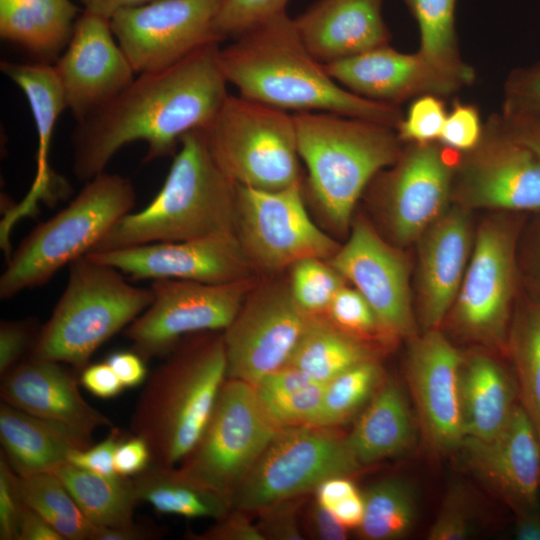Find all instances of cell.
<instances>
[{"instance_id":"49","label":"cell","mask_w":540,"mask_h":540,"mask_svg":"<svg viewBox=\"0 0 540 540\" xmlns=\"http://www.w3.org/2000/svg\"><path fill=\"white\" fill-rule=\"evenodd\" d=\"M481 133V123L476 108L457 104L447 114L439 139L451 149L468 151L478 145Z\"/></svg>"},{"instance_id":"12","label":"cell","mask_w":540,"mask_h":540,"mask_svg":"<svg viewBox=\"0 0 540 540\" xmlns=\"http://www.w3.org/2000/svg\"><path fill=\"white\" fill-rule=\"evenodd\" d=\"M256 282L255 276L221 284L153 280L151 304L124 335L145 361L165 356L186 336L225 330Z\"/></svg>"},{"instance_id":"27","label":"cell","mask_w":540,"mask_h":540,"mask_svg":"<svg viewBox=\"0 0 540 540\" xmlns=\"http://www.w3.org/2000/svg\"><path fill=\"white\" fill-rule=\"evenodd\" d=\"M423 234L419 253L421 313L425 327L431 330L445 318L463 281L470 251L468 219L454 209Z\"/></svg>"},{"instance_id":"63","label":"cell","mask_w":540,"mask_h":540,"mask_svg":"<svg viewBox=\"0 0 540 540\" xmlns=\"http://www.w3.org/2000/svg\"><path fill=\"white\" fill-rule=\"evenodd\" d=\"M515 537L519 540H540L539 512L517 516Z\"/></svg>"},{"instance_id":"26","label":"cell","mask_w":540,"mask_h":540,"mask_svg":"<svg viewBox=\"0 0 540 540\" xmlns=\"http://www.w3.org/2000/svg\"><path fill=\"white\" fill-rule=\"evenodd\" d=\"M464 195L476 207L540 210V160L509 133L468 168Z\"/></svg>"},{"instance_id":"8","label":"cell","mask_w":540,"mask_h":540,"mask_svg":"<svg viewBox=\"0 0 540 540\" xmlns=\"http://www.w3.org/2000/svg\"><path fill=\"white\" fill-rule=\"evenodd\" d=\"M219 167L237 185L278 190L302 180L294 115L229 95L202 129Z\"/></svg>"},{"instance_id":"51","label":"cell","mask_w":540,"mask_h":540,"mask_svg":"<svg viewBox=\"0 0 540 540\" xmlns=\"http://www.w3.org/2000/svg\"><path fill=\"white\" fill-rule=\"evenodd\" d=\"M509 95L508 115L540 117V65L518 72Z\"/></svg>"},{"instance_id":"28","label":"cell","mask_w":540,"mask_h":540,"mask_svg":"<svg viewBox=\"0 0 540 540\" xmlns=\"http://www.w3.org/2000/svg\"><path fill=\"white\" fill-rule=\"evenodd\" d=\"M1 452L19 476L52 472L92 443L5 402L0 405Z\"/></svg>"},{"instance_id":"45","label":"cell","mask_w":540,"mask_h":540,"mask_svg":"<svg viewBox=\"0 0 540 540\" xmlns=\"http://www.w3.org/2000/svg\"><path fill=\"white\" fill-rule=\"evenodd\" d=\"M41 327L35 317L0 323L1 377L31 354Z\"/></svg>"},{"instance_id":"25","label":"cell","mask_w":540,"mask_h":540,"mask_svg":"<svg viewBox=\"0 0 540 540\" xmlns=\"http://www.w3.org/2000/svg\"><path fill=\"white\" fill-rule=\"evenodd\" d=\"M308 51L322 64L387 45L382 0H317L294 18Z\"/></svg>"},{"instance_id":"58","label":"cell","mask_w":540,"mask_h":540,"mask_svg":"<svg viewBox=\"0 0 540 540\" xmlns=\"http://www.w3.org/2000/svg\"><path fill=\"white\" fill-rule=\"evenodd\" d=\"M18 540H64L62 536L36 511L23 506Z\"/></svg>"},{"instance_id":"19","label":"cell","mask_w":540,"mask_h":540,"mask_svg":"<svg viewBox=\"0 0 540 540\" xmlns=\"http://www.w3.org/2000/svg\"><path fill=\"white\" fill-rule=\"evenodd\" d=\"M463 357L436 329L411 346L407 379L424 437L437 452L460 447L465 438L460 396Z\"/></svg>"},{"instance_id":"42","label":"cell","mask_w":540,"mask_h":540,"mask_svg":"<svg viewBox=\"0 0 540 540\" xmlns=\"http://www.w3.org/2000/svg\"><path fill=\"white\" fill-rule=\"evenodd\" d=\"M325 383L309 385L272 394H258L272 420L280 427L313 425L318 415Z\"/></svg>"},{"instance_id":"61","label":"cell","mask_w":540,"mask_h":540,"mask_svg":"<svg viewBox=\"0 0 540 540\" xmlns=\"http://www.w3.org/2000/svg\"><path fill=\"white\" fill-rule=\"evenodd\" d=\"M339 523L348 529H358L364 516L363 496L358 492L329 509Z\"/></svg>"},{"instance_id":"22","label":"cell","mask_w":540,"mask_h":540,"mask_svg":"<svg viewBox=\"0 0 540 540\" xmlns=\"http://www.w3.org/2000/svg\"><path fill=\"white\" fill-rule=\"evenodd\" d=\"M57 361L24 359L2 376L1 400L92 443V433L113 422L82 397L74 373Z\"/></svg>"},{"instance_id":"52","label":"cell","mask_w":540,"mask_h":540,"mask_svg":"<svg viewBox=\"0 0 540 540\" xmlns=\"http://www.w3.org/2000/svg\"><path fill=\"white\" fill-rule=\"evenodd\" d=\"M244 510L232 508L224 517L216 520L210 528L200 534H189L193 540H264L256 524Z\"/></svg>"},{"instance_id":"41","label":"cell","mask_w":540,"mask_h":540,"mask_svg":"<svg viewBox=\"0 0 540 540\" xmlns=\"http://www.w3.org/2000/svg\"><path fill=\"white\" fill-rule=\"evenodd\" d=\"M334 326L359 340H389L364 296L344 285L323 314Z\"/></svg>"},{"instance_id":"44","label":"cell","mask_w":540,"mask_h":540,"mask_svg":"<svg viewBox=\"0 0 540 540\" xmlns=\"http://www.w3.org/2000/svg\"><path fill=\"white\" fill-rule=\"evenodd\" d=\"M446 117L445 106L439 98L423 95L411 104L406 118L398 125V138L417 144L431 143L439 139Z\"/></svg>"},{"instance_id":"18","label":"cell","mask_w":540,"mask_h":540,"mask_svg":"<svg viewBox=\"0 0 540 540\" xmlns=\"http://www.w3.org/2000/svg\"><path fill=\"white\" fill-rule=\"evenodd\" d=\"M464 463L486 486L519 515L538 512L540 499V440L523 406L496 436L465 437L460 447Z\"/></svg>"},{"instance_id":"57","label":"cell","mask_w":540,"mask_h":540,"mask_svg":"<svg viewBox=\"0 0 540 540\" xmlns=\"http://www.w3.org/2000/svg\"><path fill=\"white\" fill-rule=\"evenodd\" d=\"M161 534L156 526L138 524L133 520L119 526L97 527L91 540H151Z\"/></svg>"},{"instance_id":"55","label":"cell","mask_w":540,"mask_h":540,"mask_svg":"<svg viewBox=\"0 0 540 540\" xmlns=\"http://www.w3.org/2000/svg\"><path fill=\"white\" fill-rule=\"evenodd\" d=\"M306 525L310 536L314 539L344 540L347 538V529L339 523L329 509L316 499L307 511Z\"/></svg>"},{"instance_id":"10","label":"cell","mask_w":540,"mask_h":540,"mask_svg":"<svg viewBox=\"0 0 540 540\" xmlns=\"http://www.w3.org/2000/svg\"><path fill=\"white\" fill-rule=\"evenodd\" d=\"M279 429L254 385L226 378L204 431L178 471L231 501Z\"/></svg>"},{"instance_id":"15","label":"cell","mask_w":540,"mask_h":540,"mask_svg":"<svg viewBox=\"0 0 540 540\" xmlns=\"http://www.w3.org/2000/svg\"><path fill=\"white\" fill-rule=\"evenodd\" d=\"M87 255L133 280L178 279L221 284L255 276L236 234L155 242Z\"/></svg>"},{"instance_id":"64","label":"cell","mask_w":540,"mask_h":540,"mask_svg":"<svg viewBox=\"0 0 540 540\" xmlns=\"http://www.w3.org/2000/svg\"><path fill=\"white\" fill-rule=\"evenodd\" d=\"M538 433V436H539V440H540V432H537Z\"/></svg>"},{"instance_id":"13","label":"cell","mask_w":540,"mask_h":540,"mask_svg":"<svg viewBox=\"0 0 540 540\" xmlns=\"http://www.w3.org/2000/svg\"><path fill=\"white\" fill-rule=\"evenodd\" d=\"M311 317L294 300L288 278L256 282L222 334L227 378L255 386L287 365Z\"/></svg>"},{"instance_id":"56","label":"cell","mask_w":540,"mask_h":540,"mask_svg":"<svg viewBox=\"0 0 540 540\" xmlns=\"http://www.w3.org/2000/svg\"><path fill=\"white\" fill-rule=\"evenodd\" d=\"M125 388H134L147 379L145 360L134 350L116 351L105 360Z\"/></svg>"},{"instance_id":"4","label":"cell","mask_w":540,"mask_h":540,"mask_svg":"<svg viewBox=\"0 0 540 540\" xmlns=\"http://www.w3.org/2000/svg\"><path fill=\"white\" fill-rule=\"evenodd\" d=\"M146 379L132 414V434L149 445L152 463L175 467L193 449L226 380L221 335L184 337Z\"/></svg>"},{"instance_id":"7","label":"cell","mask_w":540,"mask_h":540,"mask_svg":"<svg viewBox=\"0 0 540 540\" xmlns=\"http://www.w3.org/2000/svg\"><path fill=\"white\" fill-rule=\"evenodd\" d=\"M136 194L132 182L102 172L50 219L38 224L7 259L0 277V298L42 286L65 265L88 254L123 216Z\"/></svg>"},{"instance_id":"17","label":"cell","mask_w":540,"mask_h":540,"mask_svg":"<svg viewBox=\"0 0 540 540\" xmlns=\"http://www.w3.org/2000/svg\"><path fill=\"white\" fill-rule=\"evenodd\" d=\"M327 261L364 296L388 339L413 332L406 261L372 226L356 220L346 243Z\"/></svg>"},{"instance_id":"1","label":"cell","mask_w":540,"mask_h":540,"mask_svg":"<svg viewBox=\"0 0 540 540\" xmlns=\"http://www.w3.org/2000/svg\"><path fill=\"white\" fill-rule=\"evenodd\" d=\"M219 43L174 65L143 72L110 102L78 121L72 133L73 172L84 183L105 171L123 146L144 141L143 162L174 156L181 137L205 128L229 96Z\"/></svg>"},{"instance_id":"54","label":"cell","mask_w":540,"mask_h":540,"mask_svg":"<svg viewBox=\"0 0 540 540\" xmlns=\"http://www.w3.org/2000/svg\"><path fill=\"white\" fill-rule=\"evenodd\" d=\"M80 382L87 391L102 399L114 398L125 388L106 361L87 365L81 371Z\"/></svg>"},{"instance_id":"35","label":"cell","mask_w":540,"mask_h":540,"mask_svg":"<svg viewBox=\"0 0 540 540\" xmlns=\"http://www.w3.org/2000/svg\"><path fill=\"white\" fill-rule=\"evenodd\" d=\"M404 1L419 26L422 57L459 83L469 81L471 71L462 64L456 49V0Z\"/></svg>"},{"instance_id":"38","label":"cell","mask_w":540,"mask_h":540,"mask_svg":"<svg viewBox=\"0 0 540 540\" xmlns=\"http://www.w3.org/2000/svg\"><path fill=\"white\" fill-rule=\"evenodd\" d=\"M381 384L375 359L362 362L325 383L313 426L336 428L346 423L374 395Z\"/></svg>"},{"instance_id":"40","label":"cell","mask_w":540,"mask_h":540,"mask_svg":"<svg viewBox=\"0 0 540 540\" xmlns=\"http://www.w3.org/2000/svg\"><path fill=\"white\" fill-rule=\"evenodd\" d=\"M289 286L298 306L307 314L323 315L346 280L327 260L305 258L289 268Z\"/></svg>"},{"instance_id":"29","label":"cell","mask_w":540,"mask_h":540,"mask_svg":"<svg viewBox=\"0 0 540 540\" xmlns=\"http://www.w3.org/2000/svg\"><path fill=\"white\" fill-rule=\"evenodd\" d=\"M347 442L365 467L405 453L414 442L411 411L400 386L392 379L377 388Z\"/></svg>"},{"instance_id":"24","label":"cell","mask_w":540,"mask_h":540,"mask_svg":"<svg viewBox=\"0 0 540 540\" xmlns=\"http://www.w3.org/2000/svg\"><path fill=\"white\" fill-rule=\"evenodd\" d=\"M324 66L350 92L391 105L419 92L449 93L461 84L436 70L419 52L404 54L387 45Z\"/></svg>"},{"instance_id":"21","label":"cell","mask_w":540,"mask_h":540,"mask_svg":"<svg viewBox=\"0 0 540 540\" xmlns=\"http://www.w3.org/2000/svg\"><path fill=\"white\" fill-rule=\"evenodd\" d=\"M0 69L25 94L38 137L36 172L30 189L20 203L5 210L0 223V245L8 258L12 253L10 235L15 224L37 214L40 202L53 204L67 192L68 185L52 171L48 159L56 120L67 105L58 75L50 63L1 61Z\"/></svg>"},{"instance_id":"37","label":"cell","mask_w":540,"mask_h":540,"mask_svg":"<svg viewBox=\"0 0 540 540\" xmlns=\"http://www.w3.org/2000/svg\"><path fill=\"white\" fill-rule=\"evenodd\" d=\"M18 489L23 503L41 515L64 540H91L97 526L85 517L55 474L18 475Z\"/></svg>"},{"instance_id":"14","label":"cell","mask_w":540,"mask_h":540,"mask_svg":"<svg viewBox=\"0 0 540 540\" xmlns=\"http://www.w3.org/2000/svg\"><path fill=\"white\" fill-rule=\"evenodd\" d=\"M223 0H157L123 9L112 32L135 73L165 69L205 44L220 40L214 20Z\"/></svg>"},{"instance_id":"59","label":"cell","mask_w":540,"mask_h":540,"mask_svg":"<svg viewBox=\"0 0 540 540\" xmlns=\"http://www.w3.org/2000/svg\"><path fill=\"white\" fill-rule=\"evenodd\" d=\"M509 133L540 160V117L508 115Z\"/></svg>"},{"instance_id":"39","label":"cell","mask_w":540,"mask_h":540,"mask_svg":"<svg viewBox=\"0 0 540 540\" xmlns=\"http://www.w3.org/2000/svg\"><path fill=\"white\" fill-rule=\"evenodd\" d=\"M511 351L522 406L540 432V306L530 308L516 323Z\"/></svg>"},{"instance_id":"3","label":"cell","mask_w":540,"mask_h":540,"mask_svg":"<svg viewBox=\"0 0 540 540\" xmlns=\"http://www.w3.org/2000/svg\"><path fill=\"white\" fill-rule=\"evenodd\" d=\"M178 148L158 194L90 252L236 234L237 184L216 163L202 129L184 134Z\"/></svg>"},{"instance_id":"60","label":"cell","mask_w":540,"mask_h":540,"mask_svg":"<svg viewBox=\"0 0 540 540\" xmlns=\"http://www.w3.org/2000/svg\"><path fill=\"white\" fill-rule=\"evenodd\" d=\"M316 500L327 509L341 500L358 493V489L349 476L330 477L315 489Z\"/></svg>"},{"instance_id":"53","label":"cell","mask_w":540,"mask_h":540,"mask_svg":"<svg viewBox=\"0 0 540 540\" xmlns=\"http://www.w3.org/2000/svg\"><path fill=\"white\" fill-rule=\"evenodd\" d=\"M152 463L148 443L140 436H124L114 455V471L123 477H134L146 470Z\"/></svg>"},{"instance_id":"30","label":"cell","mask_w":540,"mask_h":540,"mask_svg":"<svg viewBox=\"0 0 540 540\" xmlns=\"http://www.w3.org/2000/svg\"><path fill=\"white\" fill-rule=\"evenodd\" d=\"M79 8L71 0H0V36L56 61L67 47Z\"/></svg>"},{"instance_id":"36","label":"cell","mask_w":540,"mask_h":540,"mask_svg":"<svg viewBox=\"0 0 540 540\" xmlns=\"http://www.w3.org/2000/svg\"><path fill=\"white\" fill-rule=\"evenodd\" d=\"M364 516L359 534L366 540H394L406 536L417 517L413 488L398 478L371 485L362 495Z\"/></svg>"},{"instance_id":"11","label":"cell","mask_w":540,"mask_h":540,"mask_svg":"<svg viewBox=\"0 0 540 540\" xmlns=\"http://www.w3.org/2000/svg\"><path fill=\"white\" fill-rule=\"evenodd\" d=\"M235 233L254 271L268 275L305 258L329 260L340 248L310 218L303 180L278 190L237 185Z\"/></svg>"},{"instance_id":"50","label":"cell","mask_w":540,"mask_h":540,"mask_svg":"<svg viewBox=\"0 0 540 540\" xmlns=\"http://www.w3.org/2000/svg\"><path fill=\"white\" fill-rule=\"evenodd\" d=\"M123 438L124 435L121 431L117 427H113L108 436L98 444L72 451L67 462L100 475H116L114 455Z\"/></svg>"},{"instance_id":"46","label":"cell","mask_w":540,"mask_h":540,"mask_svg":"<svg viewBox=\"0 0 540 540\" xmlns=\"http://www.w3.org/2000/svg\"><path fill=\"white\" fill-rule=\"evenodd\" d=\"M470 507L463 493L454 490L429 529L430 540H464L472 535L473 521Z\"/></svg>"},{"instance_id":"47","label":"cell","mask_w":540,"mask_h":540,"mask_svg":"<svg viewBox=\"0 0 540 540\" xmlns=\"http://www.w3.org/2000/svg\"><path fill=\"white\" fill-rule=\"evenodd\" d=\"M300 499L293 498L269 505L261 510L256 523L264 540H301L298 523Z\"/></svg>"},{"instance_id":"6","label":"cell","mask_w":540,"mask_h":540,"mask_svg":"<svg viewBox=\"0 0 540 540\" xmlns=\"http://www.w3.org/2000/svg\"><path fill=\"white\" fill-rule=\"evenodd\" d=\"M152 300L151 289L134 286L118 269L81 256L69 264L66 287L28 357L82 371L95 351Z\"/></svg>"},{"instance_id":"32","label":"cell","mask_w":540,"mask_h":540,"mask_svg":"<svg viewBox=\"0 0 540 540\" xmlns=\"http://www.w3.org/2000/svg\"><path fill=\"white\" fill-rule=\"evenodd\" d=\"M138 502L162 514L218 520L231 509V501L183 476L175 467L151 463L132 477Z\"/></svg>"},{"instance_id":"31","label":"cell","mask_w":540,"mask_h":540,"mask_svg":"<svg viewBox=\"0 0 540 540\" xmlns=\"http://www.w3.org/2000/svg\"><path fill=\"white\" fill-rule=\"evenodd\" d=\"M460 396L465 437L496 436L516 406L511 379L497 362L485 355L463 361Z\"/></svg>"},{"instance_id":"20","label":"cell","mask_w":540,"mask_h":540,"mask_svg":"<svg viewBox=\"0 0 540 540\" xmlns=\"http://www.w3.org/2000/svg\"><path fill=\"white\" fill-rule=\"evenodd\" d=\"M513 287V245L499 224H484L455 299V319L470 337L495 340L507 321Z\"/></svg>"},{"instance_id":"43","label":"cell","mask_w":540,"mask_h":540,"mask_svg":"<svg viewBox=\"0 0 540 540\" xmlns=\"http://www.w3.org/2000/svg\"><path fill=\"white\" fill-rule=\"evenodd\" d=\"M289 0H223L214 20V31L220 42L241 34L286 11Z\"/></svg>"},{"instance_id":"2","label":"cell","mask_w":540,"mask_h":540,"mask_svg":"<svg viewBox=\"0 0 540 540\" xmlns=\"http://www.w3.org/2000/svg\"><path fill=\"white\" fill-rule=\"evenodd\" d=\"M218 61L241 96L284 111L330 112L396 128L403 119L395 105L361 97L337 83L308 51L286 11L220 48Z\"/></svg>"},{"instance_id":"16","label":"cell","mask_w":540,"mask_h":540,"mask_svg":"<svg viewBox=\"0 0 540 540\" xmlns=\"http://www.w3.org/2000/svg\"><path fill=\"white\" fill-rule=\"evenodd\" d=\"M54 68L67 108L77 122L114 99L135 78L110 20L85 10L76 19L69 43Z\"/></svg>"},{"instance_id":"62","label":"cell","mask_w":540,"mask_h":540,"mask_svg":"<svg viewBox=\"0 0 540 540\" xmlns=\"http://www.w3.org/2000/svg\"><path fill=\"white\" fill-rule=\"evenodd\" d=\"M84 10L110 20L120 10L140 7L157 0H77Z\"/></svg>"},{"instance_id":"34","label":"cell","mask_w":540,"mask_h":540,"mask_svg":"<svg viewBox=\"0 0 540 540\" xmlns=\"http://www.w3.org/2000/svg\"><path fill=\"white\" fill-rule=\"evenodd\" d=\"M374 359L369 343L334 326L324 315L312 316L287 365L327 383L342 372Z\"/></svg>"},{"instance_id":"9","label":"cell","mask_w":540,"mask_h":540,"mask_svg":"<svg viewBox=\"0 0 540 540\" xmlns=\"http://www.w3.org/2000/svg\"><path fill=\"white\" fill-rule=\"evenodd\" d=\"M364 467L347 436L335 428L302 425L278 430L231 497L232 508H262L315 491L324 480Z\"/></svg>"},{"instance_id":"48","label":"cell","mask_w":540,"mask_h":540,"mask_svg":"<svg viewBox=\"0 0 540 540\" xmlns=\"http://www.w3.org/2000/svg\"><path fill=\"white\" fill-rule=\"evenodd\" d=\"M24 503L18 489V475L5 455L0 457V539L18 540Z\"/></svg>"},{"instance_id":"5","label":"cell","mask_w":540,"mask_h":540,"mask_svg":"<svg viewBox=\"0 0 540 540\" xmlns=\"http://www.w3.org/2000/svg\"><path fill=\"white\" fill-rule=\"evenodd\" d=\"M294 115L306 188L326 222L345 232L370 181L399 157L390 126L330 112Z\"/></svg>"},{"instance_id":"33","label":"cell","mask_w":540,"mask_h":540,"mask_svg":"<svg viewBox=\"0 0 540 540\" xmlns=\"http://www.w3.org/2000/svg\"><path fill=\"white\" fill-rule=\"evenodd\" d=\"M51 473L64 484L85 517L97 527L133 521L139 503L132 477L100 475L68 462Z\"/></svg>"},{"instance_id":"23","label":"cell","mask_w":540,"mask_h":540,"mask_svg":"<svg viewBox=\"0 0 540 540\" xmlns=\"http://www.w3.org/2000/svg\"><path fill=\"white\" fill-rule=\"evenodd\" d=\"M451 168L432 143L417 144L385 178L392 233L409 243L441 216L451 185Z\"/></svg>"}]
</instances>
